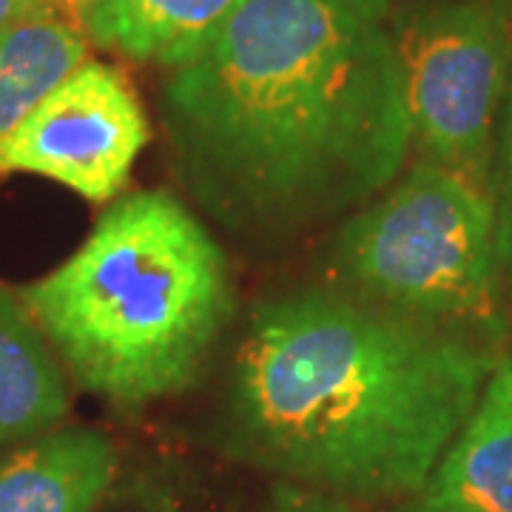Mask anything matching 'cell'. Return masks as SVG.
<instances>
[{
	"label": "cell",
	"mask_w": 512,
	"mask_h": 512,
	"mask_svg": "<svg viewBox=\"0 0 512 512\" xmlns=\"http://www.w3.org/2000/svg\"><path fill=\"white\" fill-rule=\"evenodd\" d=\"M245 0H80L74 26L128 60L168 69L200 57Z\"/></svg>",
	"instance_id": "obj_8"
},
{
	"label": "cell",
	"mask_w": 512,
	"mask_h": 512,
	"mask_svg": "<svg viewBox=\"0 0 512 512\" xmlns=\"http://www.w3.org/2000/svg\"><path fill=\"white\" fill-rule=\"evenodd\" d=\"M501 353L336 288L256 305L225 399V444L339 504L427 490Z\"/></svg>",
	"instance_id": "obj_2"
},
{
	"label": "cell",
	"mask_w": 512,
	"mask_h": 512,
	"mask_svg": "<svg viewBox=\"0 0 512 512\" xmlns=\"http://www.w3.org/2000/svg\"><path fill=\"white\" fill-rule=\"evenodd\" d=\"M163 126L202 211L262 239L350 217L410 148L393 37L339 0H245L168 77Z\"/></svg>",
	"instance_id": "obj_1"
},
{
	"label": "cell",
	"mask_w": 512,
	"mask_h": 512,
	"mask_svg": "<svg viewBox=\"0 0 512 512\" xmlns=\"http://www.w3.org/2000/svg\"><path fill=\"white\" fill-rule=\"evenodd\" d=\"M339 3H345L356 15L373 20V23H382L384 15L390 12V0H339Z\"/></svg>",
	"instance_id": "obj_15"
},
{
	"label": "cell",
	"mask_w": 512,
	"mask_h": 512,
	"mask_svg": "<svg viewBox=\"0 0 512 512\" xmlns=\"http://www.w3.org/2000/svg\"><path fill=\"white\" fill-rule=\"evenodd\" d=\"M424 495L444 512H512V350L501 353Z\"/></svg>",
	"instance_id": "obj_9"
},
{
	"label": "cell",
	"mask_w": 512,
	"mask_h": 512,
	"mask_svg": "<svg viewBox=\"0 0 512 512\" xmlns=\"http://www.w3.org/2000/svg\"><path fill=\"white\" fill-rule=\"evenodd\" d=\"M66 410L69 390L55 350L23 299L0 282V447L55 427Z\"/></svg>",
	"instance_id": "obj_10"
},
{
	"label": "cell",
	"mask_w": 512,
	"mask_h": 512,
	"mask_svg": "<svg viewBox=\"0 0 512 512\" xmlns=\"http://www.w3.org/2000/svg\"><path fill=\"white\" fill-rule=\"evenodd\" d=\"M83 390L123 407L185 390L234 316L220 242L168 191H137L20 293Z\"/></svg>",
	"instance_id": "obj_3"
},
{
	"label": "cell",
	"mask_w": 512,
	"mask_h": 512,
	"mask_svg": "<svg viewBox=\"0 0 512 512\" xmlns=\"http://www.w3.org/2000/svg\"><path fill=\"white\" fill-rule=\"evenodd\" d=\"M404 80L410 146L421 163L490 191L493 126L504 89V29L481 6L427 9L393 37Z\"/></svg>",
	"instance_id": "obj_5"
},
{
	"label": "cell",
	"mask_w": 512,
	"mask_h": 512,
	"mask_svg": "<svg viewBox=\"0 0 512 512\" xmlns=\"http://www.w3.org/2000/svg\"><path fill=\"white\" fill-rule=\"evenodd\" d=\"M282 512H285V510H282ZM293 512H296V510H293Z\"/></svg>",
	"instance_id": "obj_17"
},
{
	"label": "cell",
	"mask_w": 512,
	"mask_h": 512,
	"mask_svg": "<svg viewBox=\"0 0 512 512\" xmlns=\"http://www.w3.org/2000/svg\"><path fill=\"white\" fill-rule=\"evenodd\" d=\"M328 274L336 291L376 308L495 342L501 254L493 197L419 160L345 217L330 242Z\"/></svg>",
	"instance_id": "obj_4"
},
{
	"label": "cell",
	"mask_w": 512,
	"mask_h": 512,
	"mask_svg": "<svg viewBox=\"0 0 512 512\" xmlns=\"http://www.w3.org/2000/svg\"><path fill=\"white\" fill-rule=\"evenodd\" d=\"M86 55V35L66 18L49 15L0 29V146Z\"/></svg>",
	"instance_id": "obj_11"
},
{
	"label": "cell",
	"mask_w": 512,
	"mask_h": 512,
	"mask_svg": "<svg viewBox=\"0 0 512 512\" xmlns=\"http://www.w3.org/2000/svg\"><path fill=\"white\" fill-rule=\"evenodd\" d=\"M37 3H43V6H49L55 15H60V18L72 20L74 23V9H77V3L80 0H37Z\"/></svg>",
	"instance_id": "obj_16"
},
{
	"label": "cell",
	"mask_w": 512,
	"mask_h": 512,
	"mask_svg": "<svg viewBox=\"0 0 512 512\" xmlns=\"http://www.w3.org/2000/svg\"><path fill=\"white\" fill-rule=\"evenodd\" d=\"M117 473V447L89 427L37 436L0 458V512H94Z\"/></svg>",
	"instance_id": "obj_7"
},
{
	"label": "cell",
	"mask_w": 512,
	"mask_h": 512,
	"mask_svg": "<svg viewBox=\"0 0 512 512\" xmlns=\"http://www.w3.org/2000/svg\"><path fill=\"white\" fill-rule=\"evenodd\" d=\"M49 15H55V12L37 0H0V29L23 23V20L49 18ZM55 18H60V15H55Z\"/></svg>",
	"instance_id": "obj_13"
},
{
	"label": "cell",
	"mask_w": 512,
	"mask_h": 512,
	"mask_svg": "<svg viewBox=\"0 0 512 512\" xmlns=\"http://www.w3.org/2000/svg\"><path fill=\"white\" fill-rule=\"evenodd\" d=\"M498 254L501 268L507 274L512 291V94H510V120H507V188H504V211L498 225Z\"/></svg>",
	"instance_id": "obj_12"
},
{
	"label": "cell",
	"mask_w": 512,
	"mask_h": 512,
	"mask_svg": "<svg viewBox=\"0 0 512 512\" xmlns=\"http://www.w3.org/2000/svg\"><path fill=\"white\" fill-rule=\"evenodd\" d=\"M330 512H444L436 504V501H430L427 495L421 493L416 498H410V501H399V504H393V507H350V504H336Z\"/></svg>",
	"instance_id": "obj_14"
},
{
	"label": "cell",
	"mask_w": 512,
	"mask_h": 512,
	"mask_svg": "<svg viewBox=\"0 0 512 512\" xmlns=\"http://www.w3.org/2000/svg\"><path fill=\"white\" fill-rule=\"evenodd\" d=\"M151 128L126 74L86 60L0 146V171H26L92 202L114 200Z\"/></svg>",
	"instance_id": "obj_6"
}]
</instances>
